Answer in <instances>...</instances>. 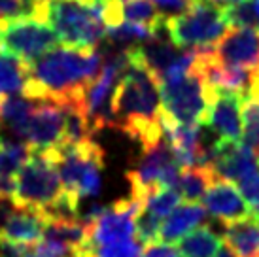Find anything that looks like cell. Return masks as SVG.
<instances>
[{"label":"cell","mask_w":259,"mask_h":257,"mask_svg":"<svg viewBox=\"0 0 259 257\" xmlns=\"http://www.w3.org/2000/svg\"><path fill=\"white\" fill-rule=\"evenodd\" d=\"M102 68L97 50H74L59 46L30 63L29 79L23 97L51 100L63 108H79L83 112L87 87Z\"/></svg>","instance_id":"6da1fadb"},{"label":"cell","mask_w":259,"mask_h":257,"mask_svg":"<svg viewBox=\"0 0 259 257\" xmlns=\"http://www.w3.org/2000/svg\"><path fill=\"white\" fill-rule=\"evenodd\" d=\"M125 50L131 66L119 79L112 100L114 128L137 140L144 150L165 136L161 125V83L157 76L135 57L131 48Z\"/></svg>","instance_id":"7a4b0ae2"},{"label":"cell","mask_w":259,"mask_h":257,"mask_svg":"<svg viewBox=\"0 0 259 257\" xmlns=\"http://www.w3.org/2000/svg\"><path fill=\"white\" fill-rule=\"evenodd\" d=\"M102 6L104 2L50 0L46 21L55 30L61 46L74 50H97V46L106 38Z\"/></svg>","instance_id":"3957f363"},{"label":"cell","mask_w":259,"mask_h":257,"mask_svg":"<svg viewBox=\"0 0 259 257\" xmlns=\"http://www.w3.org/2000/svg\"><path fill=\"white\" fill-rule=\"evenodd\" d=\"M65 197L59 174V148L32 151L17 174L14 202L19 208H36L50 216Z\"/></svg>","instance_id":"277c9868"},{"label":"cell","mask_w":259,"mask_h":257,"mask_svg":"<svg viewBox=\"0 0 259 257\" xmlns=\"http://www.w3.org/2000/svg\"><path fill=\"white\" fill-rule=\"evenodd\" d=\"M102 170L104 151L93 140L59 148V174L65 197L78 208L81 200H95L101 195Z\"/></svg>","instance_id":"5b68a950"},{"label":"cell","mask_w":259,"mask_h":257,"mask_svg":"<svg viewBox=\"0 0 259 257\" xmlns=\"http://www.w3.org/2000/svg\"><path fill=\"white\" fill-rule=\"evenodd\" d=\"M233 27L227 6L208 0H193L186 14L166 19L165 29L178 48H214Z\"/></svg>","instance_id":"8992f818"},{"label":"cell","mask_w":259,"mask_h":257,"mask_svg":"<svg viewBox=\"0 0 259 257\" xmlns=\"http://www.w3.org/2000/svg\"><path fill=\"white\" fill-rule=\"evenodd\" d=\"M208 102L210 85L199 66L176 81L161 83V115L168 121L178 125H204Z\"/></svg>","instance_id":"52a82bcc"},{"label":"cell","mask_w":259,"mask_h":257,"mask_svg":"<svg viewBox=\"0 0 259 257\" xmlns=\"http://www.w3.org/2000/svg\"><path fill=\"white\" fill-rule=\"evenodd\" d=\"M180 174L182 166L174 155L172 146L168 138L163 136L153 146L144 148L137 164L125 174L131 187L129 197L144 202L146 197L155 189L178 186Z\"/></svg>","instance_id":"ba28073f"},{"label":"cell","mask_w":259,"mask_h":257,"mask_svg":"<svg viewBox=\"0 0 259 257\" xmlns=\"http://www.w3.org/2000/svg\"><path fill=\"white\" fill-rule=\"evenodd\" d=\"M131 66V59L127 50L112 51L104 59L99 76L87 87L83 99V115L87 119L91 136L102 128H114V114H112V100L115 87L119 83L125 70Z\"/></svg>","instance_id":"9c48e42d"},{"label":"cell","mask_w":259,"mask_h":257,"mask_svg":"<svg viewBox=\"0 0 259 257\" xmlns=\"http://www.w3.org/2000/svg\"><path fill=\"white\" fill-rule=\"evenodd\" d=\"M59 38L48 23L34 17L0 19V51L12 53L25 63H34L59 48Z\"/></svg>","instance_id":"30bf717a"},{"label":"cell","mask_w":259,"mask_h":257,"mask_svg":"<svg viewBox=\"0 0 259 257\" xmlns=\"http://www.w3.org/2000/svg\"><path fill=\"white\" fill-rule=\"evenodd\" d=\"M142 208L144 202L133 197L106 204L104 212L91 225H87L91 248L137 238V218Z\"/></svg>","instance_id":"8fae6325"},{"label":"cell","mask_w":259,"mask_h":257,"mask_svg":"<svg viewBox=\"0 0 259 257\" xmlns=\"http://www.w3.org/2000/svg\"><path fill=\"white\" fill-rule=\"evenodd\" d=\"M65 121L66 112L61 104L36 100L27 125L25 144H29L32 151L61 148L65 142Z\"/></svg>","instance_id":"7c38bea8"},{"label":"cell","mask_w":259,"mask_h":257,"mask_svg":"<svg viewBox=\"0 0 259 257\" xmlns=\"http://www.w3.org/2000/svg\"><path fill=\"white\" fill-rule=\"evenodd\" d=\"M242 102L244 97L210 87L206 123L220 142H240L242 138Z\"/></svg>","instance_id":"4fadbf2b"},{"label":"cell","mask_w":259,"mask_h":257,"mask_svg":"<svg viewBox=\"0 0 259 257\" xmlns=\"http://www.w3.org/2000/svg\"><path fill=\"white\" fill-rule=\"evenodd\" d=\"M212 59L225 66L259 72V30L231 27L229 32L212 48Z\"/></svg>","instance_id":"5bb4252c"},{"label":"cell","mask_w":259,"mask_h":257,"mask_svg":"<svg viewBox=\"0 0 259 257\" xmlns=\"http://www.w3.org/2000/svg\"><path fill=\"white\" fill-rule=\"evenodd\" d=\"M202 206L206 208V212L214 220L222 222L223 225L250 218V208L246 204L242 193L238 191L235 184L222 178H216L206 189L202 197Z\"/></svg>","instance_id":"9a60e30c"},{"label":"cell","mask_w":259,"mask_h":257,"mask_svg":"<svg viewBox=\"0 0 259 257\" xmlns=\"http://www.w3.org/2000/svg\"><path fill=\"white\" fill-rule=\"evenodd\" d=\"M50 216L36 208H15L6 223L0 227V240L15 244H38Z\"/></svg>","instance_id":"2e32d148"},{"label":"cell","mask_w":259,"mask_h":257,"mask_svg":"<svg viewBox=\"0 0 259 257\" xmlns=\"http://www.w3.org/2000/svg\"><path fill=\"white\" fill-rule=\"evenodd\" d=\"M208 212L199 202H184L174 208L161 223L159 231V242L178 244L186 235L199 229L206 222Z\"/></svg>","instance_id":"e0dca14e"},{"label":"cell","mask_w":259,"mask_h":257,"mask_svg":"<svg viewBox=\"0 0 259 257\" xmlns=\"http://www.w3.org/2000/svg\"><path fill=\"white\" fill-rule=\"evenodd\" d=\"M32 155L29 144L14 138H0V197L14 199L17 174Z\"/></svg>","instance_id":"ac0fdd59"},{"label":"cell","mask_w":259,"mask_h":257,"mask_svg":"<svg viewBox=\"0 0 259 257\" xmlns=\"http://www.w3.org/2000/svg\"><path fill=\"white\" fill-rule=\"evenodd\" d=\"M34 104L36 100L23 97V95H14L0 102V125L10 135L6 138L25 142V133H27V125L34 110Z\"/></svg>","instance_id":"d6986e66"},{"label":"cell","mask_w":259,"mask_h":257,"mask_svg":"<svg viewBox=\"0 0 259 257\" xmlns=\"http://www.w3.org/2000/svg\"><path fill=\"white\" fill-rule=\"evenodd\" d=\"M223 242L237 253V257H259V220L246 218L225 225Z\"/></svg>","instance_id":"ffe728a7"},{"label":"cell","mask_w":259,"mask_h":257,"mask_svg":"<svg viewBox=\"0 0 259 257\" xmlns=\"http://www.w3.org/2000/svg\"><path fill=\"white\" fill-rule=\"evenodd\" d=\"M30 64L12 53L0 51V102L14 95H23L29 79Z\"/></svg>","instance_id":"44dd1931"},{"label":"cell","mask_w":259,"mask_h":257,"mask_svg":"<svg viewBox=\"0 0 259 257\" xmlns=\"http://www.w3.org/2000/svg\"><path fill=\"white\" fill-rule=\"evenodd\" d=\"M218 178L214 166H191L184 168L178 180V193L186 202H199L202 200L204 193L212 186V182Z\"/></svg>","instance_id":"7402d4cb"},{"label":"cell","mask_w":259,"mask_h":257,"mask_svg":"<svg viewBox=\"0 0 259 257\" xmlns=\"http://www.w3.org/2000/svg\"><path fill=\"white\" fill-rule=\"evenodd\" d=\"M222 238L208 227H199L178 242L182 257H216L222 248Z\"/></svg>","instance_id":"603a6c76"},{"label":"cell","mask_w":259,"mask_h":257,"mask_svg":"<svg viewBox=\"0 0 259 257\" xmlns=\"http://www.w3.org/2000/svg\"><path fill=\"white\" fill-rule=\"evenodd\" d=\"M159 29H153V27H148V25H140V23H133V21H121L119 25H114V27H108L106 29V40L112 42L114 46H125V48H131V46H138V44L150 42L153 38H157Z\"/></svg>","instance_id":"cb8c5ba5"},{"label":"cell","mask_w":259,"mask_h":257,"mask_svg":"<svg viewBox=\"0 0 259 257\" xmlns=\"http://www.w3.org/2000/svg\"><path fill=\"white\" fill-rule=\"evenodd\" d=\"M123 21L140 23L153 29H163L166 19L159 14V10L151 0H119Z\"/></svg>","instance_id":"d4e9b609"},{"label":"cell","mask_w":259,"mask_h":257,"mask_svg":"<svg viewBox=\"0 0 259 257\" xmlns=\"http://www.w3.org/2000/svg\"><path fill=\"white\" fill-rule=\"evenodd\" d=\"M242 140L259 157V91H250L242 102Z\"/></svg>","instance_id":"484cf974"},{"label":"cell","mask_w":259,"mask_h":257,"mask_svg":"<svg viewBox=\"0 0 259 257\" xmlns=\"http://www.w3.org/2000/svg\"><path fill=\"white\" fill-rule=\"evenodd\" d=\"M180 193L176 187H161L151 191L144 200V210L153 214L159 220H165L180 202Z\"/></svg>","instance_id":"4316f807"},{"label":"cell","mask_w":259,"mask_h":257,"mask_svg":"<svg viewBox=\"0 0 259 257\" xmlns=\"http://www.w3.org/2000/svg\"><path fill=\"white\" fill-rule=\"evenodd\" d=\"M144 248V242L137 236V238H131L125 242L93 246V248H89V253L93 257H140Z\"/></svg>","instance_id":"83f0119b"},{"label":"cell","mask_w":259,"mask_h":257,"mask_svg":"<svg viewBox=\"0 0 259 257\" xmlns=\"http://www.w3.org/2000/svg\"><path fill=\"white\" fill-rule=\"evenodd\" d=\"M233 27H248L259 30V0H244L227 8Z\"/></svg>","instance_id":"f1b7e54d"},{"label":"cell","mask_w":259,"mask_h":257,"mask_svg":"<svg viewBox=\"0 0 259 257\" xmlns=\"http://www.w3.org/2000/svg\"><path fill=\"white\" fill-rule=\"evenodd\" d=\"M161 223H163V220L155 218V216L150 214L144 208L140 210V214H138V218H137V236L144 242V246L159 242Z\"/></svg>","instance_id":"f546056e"},{"label":"cell","mask_w":259,"mask_h":257,"mask_svg":"<svg viewBox=\"0 0 259 257\" xmlns=\"http://www.w3.org/2000/svg\"><path fill=\"white\" fill-rule=\"evenodd\" d=\"M237 187L238 191L242 193L246 204L250 208V216L259 220V176L248 180V182H244V184H240Z\"/></svg>","instance_id":"4dcf8cb0"},{"label":"cell","mask_w":259,"mask_h":257,"mask_svg":"<svg viewBox=\"0 0 259 257\" xmlns=\"http://www.w3.org/2000/svg\"><path fill=\"white\" fill-rule=\"evenodd\" d=\"M151 2L155 4L159 14L168 15V19L186 14L187 10L191 8V4H193V0H151Z\"/></svg>","instance_id":"1f68e13d"},{"label":"cell","mask_w":259,"mask_h":257,"mask_svg":"<svg viewBox=\"0 0 259 257\" xmlns=\"http://www.w3.org/2000/svg\"><path fill=\"white\" fill-rule=\"evenodd\" d=\"M140 257H182V255L174 244L153 242L146 246Z\"/></svg>","instance_id":"d6a6232c"},{"label":"cell","mask_w":259,"mask_h":257,"mask_svg":"<svg viewBox=\"0 0 259 257\" xmlns=\"http://www.w3.org/2000/svg\"><path fill=\"white\" fill-rule=\"evenodd\" d=\"M29 244H15L8 240H0V257H27Z\"/></svg>","instance_id":"836d02e7"},{"label":"cell","mask_w":259,"mask_h":257,"mask_svg":"<svg viewBox=\"0 0 259 257\" xmlns=\"http://www.w3.org/2000/svg\"><path fill=\"white\" fill-rule=\"evenodd\" d=\"M14 199H8V197H0V227L6 223V220L12 216V212L15 210Z\"/></svg>","instance_id":"e575fe53"},{"label":"cell","mask_w":259,"mask_h":257,"mask_svg":"<svg viewBox=\"0 0 259 257\" xmlns=\"http://www.w3.org/2000/svg\"><path fill=\"white\" fill-rule=\"evenodd\" d=\"M27 257H53V255H50L48 251H44L38 244H32V246H30V250H29V253H27Z\"/></svg>","instance_id":"d590c367"},{"label":"cell","mask_w":259,"mask_h":257,"mask_svg":"<svg viewBox=\"0 0 259 257\" xmlns=\"http://www.w3.org/2000/svg\"><path fill=\"white\" fill-rule=\"evenodd\" d=\"M216 257H237V253L231 250L227 244L223 242L222 244V248H220V251H218V255Z\"/></svg>","instance_id":"8d00e7d4"},{"label":"cell","mask_w":259,"mask_h":257,"mask_svg":"<svg viewBox=\"0 0 259 257\" xmlns=\"http://www.w3.org/2000/svg\"><path fill=\"white\" fill-rule=\"evenodd\" d=\"M208 2H214V4H220V6H235V4H240L244 0H208Z\"/></svg>","instance_id":"74e56055"},{"label":"cell","mask_w":259,"mask_h":257,"mask_svg":"<svg viewBox=\"0 0 259 257\" xmlns=\"http://www.w3.org/2000/svg\"><path fill=\"white\" fill-rule=\"evenodd\" d=\"M74 257H93L91 253H79V255H74Z\"/></svg>","instance_id":"f35d334b"},{"label":"cell","mask_w":259,"mask_h":257,"mask_svg":"<svg viewBox=\"0 0 259 257\" xmlns=\"http://www.w3.org/2000/svg\"><path fill=\"white\" fill-rule=\"evenodd\" d=\"M87 2H106V0H87Z\"/></svg>","instance_id":"ab89813d"}]
</instances>
